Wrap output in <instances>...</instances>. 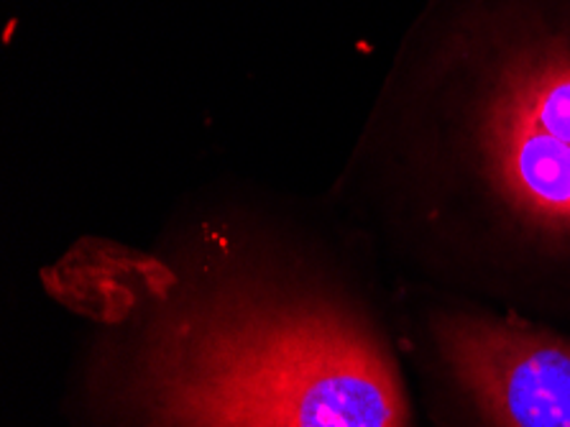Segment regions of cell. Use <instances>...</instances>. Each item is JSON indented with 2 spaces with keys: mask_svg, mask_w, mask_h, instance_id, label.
I'll return each mask as SVG.
<instances>
[{
  "mask_svg": "<svg viewBox=\"0 0 570 427\" xmlns=\"http://www.w3.org/2000/svg\"><path fill=\"white\" fill-rule=\"evenodd\" d=\"M438 343L494 427H570V343L514 322L448 318Z\"/></svg>",
  "mask_w": 570,
  "mask_h": 427,
  "instance_id": "obj_3",
  "label": "cell"
},
{
  "mask_svg": "<svg viewBox=\"0 0 570 427\" xmlns=\"http://www.w3.org/2000/svg\"><path fill=\"white\" fill-rule=\"evenodd\" d=\"M151 407L161 427H407L382 348L307 310L189 330L161 356Z\"/></svg>",
  "mask_w": 570,
  "mask_h": 427,
  "instance_id": "obj_2",
  "label": "cell"
},
{
  "mask_svg": "<svg viewBox=\"0 0 570 427\" xmlns=\"http://www.w3.org/2000/svg\"><path fill=\"white\" fill-rule=\"evenodd\" d=\"M392 110L517 233L570 246V0H448Z\"/></svg>",
  "mask_w": 570,
  "mask_h": 427,
  "instance_id": "obj_1",
  "label": "cell"
}]
</instances>
